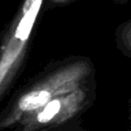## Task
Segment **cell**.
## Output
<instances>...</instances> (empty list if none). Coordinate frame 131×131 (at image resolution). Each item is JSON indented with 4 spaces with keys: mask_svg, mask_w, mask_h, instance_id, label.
I'll return each instance as SVG.
<instances>
[{
    "mask_svg": "<svg viewBox=\"0 0 131 131\" xmlns=\"http://www.w3.org/2000/svg\"><path fill=\"white\" fill-rule=\"evenodd\" d=\"M127 2H129V0H114V3H116V4H119V5H123V4H126Z\"/></svg>",
    "mask_w": 131,
    "mask_h": 131,
    "instance_id": "obj_6",
    "label": "cell"
},
{
    "mask_svg": "<svg viewBox=\"0 0 131 131\" xmlns=\"http://www.w3.org/2000/svg\"><path fill=\"white\" fill-rule=\"evenodd\" d=\"M95 80L59 95L42 107L25 115L18 122L19 131H41L70 121L91 104L95 96Z\"/></svg>",
    "mask_w": 131,
    "mask_h": 131,
    "instance_id": "obj_3",
    "label": "cell"
},
{
    "mask_svg": "<svg viewBox=\"0 0 131 131\" xmlns=\"http://www.w3.org/2000/svg\"><path fill=\"white\" fill-rule=\"evenodd\" d=\"M115 43L124 56L131 58V18L121 23L116 28Z\"/></svg>",
    "mask_w": 131,
    "mask_h": 131,
    "instance_id": "obj_4",
    "label": "cell"
},
{
    "mask_svg": "<svg viewBox=\"0 0 131 131\" xmlns=\"http://www.w3.org/2000/svg\"><path fill=\"white\" fill-rule=\"evenodd\" d=\"M75 1H78V0H44L43 9H49V8H53L55 6L68 5V4L73 3Z\"/></svg>",
    "mask_w": 131,
    "mask_h": 131,
    "instance_id": "obj_5",
    "label": "cell"
},
{
    "mask_svg": "<svg viewBox=\"0 0 131 131\" xmlns=\"http://www.w3.org/2000/svg\"><path fill=\"white\" fill-rule=\"evenodd\" d=\"M95 68L84 55H69L50 61L20 88L0 115V131L18 124L21 118L53 98L72 92L94 80Z\"/></svg>",
    "mask_w": 131,
    "mask_h": 131,
    "instance_id": "obj_1",
    "label": "cell"
},
{
    "mask_svg": "<svg viewBox=\"0 0 131 131\" xmlns=\"http://www.w3.org/2000/svg\"><path fill=\"white\" fill-rule=\"evenodd\" d=\"M44 0H23L0 42V100L21 71Z\"/></svg>",
    "mask_w": 131,
    "mask_h": 131,
    "instance_id": "obj_2",
    "label": "cell"
},
{
    "mask_svg": "<svg viewBox=\"0 0 131 131\" xmlns=\"http://www.w3.org/2000/svg\"><path fill=\"white\" fill-rule=\"evenodd\" d=\"M2 35H3V33H0V42H1V39H2Z\"/></svg>",
    "mask_w": 131,
    "mask_h": 131,
    "instance_id": "obj_7",
    "label": "cell"
}]
</instances>
